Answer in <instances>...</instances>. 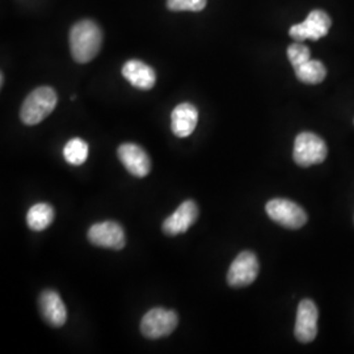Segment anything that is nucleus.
Here are the masks:
<instances>
[{
  "label": "nucleus",
  "instance_id": "nucleus-1",
  "mask_svg": "<svg viewBox=\"0 0 354 354\" xmlns=\"http://www.w3.org/2000/svg\"><path fill=\"white\" fill-rule=\"evenodd\" d=\"M102 32L92 20H82L70 32V49L77 64H88L100 51Z\"/></svg>",
  "mask_w": 354,
  "mask_h": 354
},
{
  "label": "nucleus",
  "instance_id": "nucleus-2",
  "mask_svg": "<svg viewBox=\"0 0 354 354\" xmlns=\"http://www.w3.org/2000/svg\"><path fill=\"white\" fill-rule=\"evenodd\" d=\"M58 104V95L54 89L48 86H42L32 91L21 105L20 118L21 121L29 125H37L44 121L51 112L55 109Z\"/></svg>",
  "mask_w": 354,
  "mask_h": 354
},
{
  "label": "nucleus",
  "instance_id": "nucleus-3",
  "mask_svg": "<svg viewBox=\"0 0 354 354\" xmlns=\"http://www.w3.org/2000/svg\"><path fill=\"white\" fill-rule=\"evenodd\" d=\"M327 153L328 149L326 142L317 134L304 131L297 136L292 151V158L297 165L304 168L320 165L326 160Z\"/></svg>",
  "mask_w": 354,
  "mask_h": 354
},
{
  "label": "nucleus",
  "instance_id": "nucleus-4",
  "mask_svg": "<svg viewBox=\"0 0 354 354\" xmlns=\"http://www.w3.org/2000/svg\"><path fill=\"white\" fill-rule=\"evenodd\" d=\"M178 324V317L172 310L163 307L151 308L140 322V332L145 337L158 340L169 336Z\"/></svg>",
  "mask_w": 354,
  "mask_h": 354
},
{
  "label": "nucleus",
  "instance_id": "nucleus-5",
  "mask_svg": "<svg viewBox=\"0 0 354 354\" xmlns=\"http://www.w3.org/2000/svg\"><path fill=\"white\" fill-rule=\"evenodd\" d=\"M266 214L276 223L290 230H298L304 227L307 223V214L298 203L285 200L274 198L266 203Z\"/></svg>",
  "mask_w": 354,
  "mask_h": 354
},
{
  "label": "nucleus",
  "instance_id": "nucleus-6",
  "mask_svg": "<svg viewBox=\"0 0 354 354\" xmlns=\"http://www.w3.org/2000/svg\"><path fill=\"white\" fill-rule=\"evenodd\" d=\"M259 260L254 253L244 251L232 261L227 273V282L231 288H244L254 282L259 276Z\"/></svg>",
  "mask_w": 354,
  "mask_h": 354
},
{
  "label": "nucleus",
  "instance_id": "nucleus-7",
  "mask_svg": "<svg viewBox=\"0 0 354 354\" xmlns=\"http://www.w3.org/2000/svg\"><path fill=\"white\" fill-rule=\"evenodd\" d=\"M330 26L332 20L328 15L322 10H315L308 13L304 23L291 26L289 35L298 42H302L304 39L317 41L328 35Z\"/></svg>",
  "mask_w": 354,
  "mask_h": 354
},
{
  "label": "nucleus",
  "instance_id": "nucleus-8",
  "mask_svg": "<svg viewBox=\"0 0 354 354\" xmlns=\"http://www.w3.org/2000/svg\"><path fill=\"white\" fill-rule=\"evenodd\" d=\"M87 236L93 245L102 247V248H109L114 251L122 250L127 244L124 228L121 227L120 223L113 221L95 223L92 227L89 228Z\"/></svg>",
  "mask_w": 354,
  "mask_h": 354
},
{
  "label": "nucleus",
  "instance_id": "nucleus-9",
  "mask_svg": "<svg viewBox=\"0 0 354 354\" xmlns=\"http://www.w3.org/2000/svg\"><path fill=\"white\" fill-rule=\"evenodd\" d=\"M317 319L319 311L317 304L311 299H304L297 310V320H295V337L299 342H314L317 335Z\"/></svg>",
  "mask_w": 354,
  "mask_h": 354
},
{
  "label": "nucleus",
  "instance_id": "nucleus-10",
  "mask_svg": "<svg viewBox=\"0 0 354 354\" xmlns=\"http://www.w3.org/2000/svg\"><path fill=\"white\" fill-rule=\"evenodd\" d=\"M118 159L130 175L136 177L147 176L151 171V159L149 153L136 143H124L117 150Z\"/></svg>",
  "mask_w": 354,
  "mask_h": 354
},
{
  "label": "nucleus",
  "instance_id": "nucleus-11",
  "mask_svg": "<svg viewBox=\"0 0 354 354\" xmlns=\"http://www.w3.org/2000/svg\"><path fill=\"white\" fill-rule=\"evenodd\" d=\"M198 218V206L192 200L184 201L176 210L165 218L162 230L165 235L176 236L189 230Z\"/></svg>",
  "mask_w": 354,
  "mask_h": 354
},
{
  "label": "nucleus",
  "instance_id": "nucleus-12",
  "mask_svg": "<svg viewBox=\"0 0 354 354\" xmlns=\"http://www.w3.org/2000/svg\"><path fill=\"white\" fill-rule=\"evenodd\" d=\"M39 311L44 320L54 328L64 326L67 320V310L61 295L57 291L44 290L39 295Z\"/></svg>",
  "mask_w": 354,
  "mask_h": 354
},
{
  "label": "nucleus",
  "instance_id": "nucleus-13",
  "mask_svg": "<svg viewBox=\"0 0 354 354\" xmlns=\"http://www.w3.org/2000/svg\"><path fill=\"white\" fill-rule=\"evenodd\" d=\"M198 122V111L189 102L178 104L171 114V129L178 138H187Z\"/></svg>",
  "mask_w": 354,
  "mask_h": 354
},
{
  "label": "nucleus",
  "instance_id": "nucleus-14",
  "mask_svg": "<svg viewBox=\"0 0 354 354\" xmlns=\"http://www.w3.org/2000/svg\"><path fill=\"white\" fill-rule=\"evenodd\" d=\"M122 75L133 87L143 91L151 89L156 82V74L153 68L138 59L127 61L122 67Z\"/></svg>",
  "mask_w": 354,
  "mask_h": 354
},
{
  "label": "nucleus",
  "instance_id": "nucleus-15",
  "mask_svg": "<svg viewBox=\"0 0 354 354\" xmlns=\"http://www.w3.org/2000/svg\"><path fill=\"white\" fill-rule=\"evenodd\" d=\"M54 215V209L49 203H36L26 213L28 227L33 231H44L53 223Z\"/></svg>",
  "mask_w": 354,
  "mask_h": 354
},
{
  "label": "nucleus",
  "instance_id": "nucleus-16",
  "mask_svg": "<svg viewBox=\"0 0 354 354\" xmlns=\"http://www.w3.org/2000/svg\"><path fill=\"white\" fill-rule=\"evenodd\" d=\"M295 76L304 84H319L327 76V68L320 61L310 59L294 68Z\"/></svg>",
  "mask_w": 354,
  "mask_h": 354
},
{
  "label": "nucleus",
  "instance_id": "nucleus-17",
  "mask_svg": "<svg viewBox=\"0 0 354 354\" xmlns=\"http://www.w3.org/2000/svg\"><path fill=\"white\" fill-rule=\"evenodd\" d=\"M88 143L82 138H73L66 143L64 156L66 162L71 165H82L88 159Z\"/></svg>",
  "mask_w": 354,
  "mask_h": 354
},
{
  "label": "nucleus",
  "instance_id": "nucleus-18",
  "mask_svg": "<svg viewBox=\"0 0 354 354\" xmlns=\"http://www.w3.org/2000/svg\"><path fill=\"white\" fill-rule=\"evenodd\" d=\"M288 58L291 66L295 68L311 59V51L302 42H295L288 48Z\"/></svg>",
  "mask_w": 354,
  "mask_h": 354
},
{
  "label": "nucleus",
  "instance_id": "nucleus-19",
  "mask_svg": "<svg viewBox=\"0 0 354 354\" xmlns=\"http://www.w3.org/2000/svg\"><path fill=\"white\" fill-rule=\"evenodd\" d=\"M206 0H167V7L169 11H192L200 12L206 7Z\"/></svg>",
  "mask_w": 354,
  "mask_h": 354
},
{
  "label": "nucleus",
  "instance_id": "nucleus-20",
  "mask_svg": "<svg viewBox=\"0 0 354 354\" xmlns=\"http://www.w3.org/2000/svg\"><path fill=\"white\" fill-rule=\"evenodd\" d=\"M1 77H0V80H1V84H0V86H3V84H4V74H3V73H1Z\"/></svg>",
  "mask_w": 354,
  "mask_h": 354
}]
</instances>
